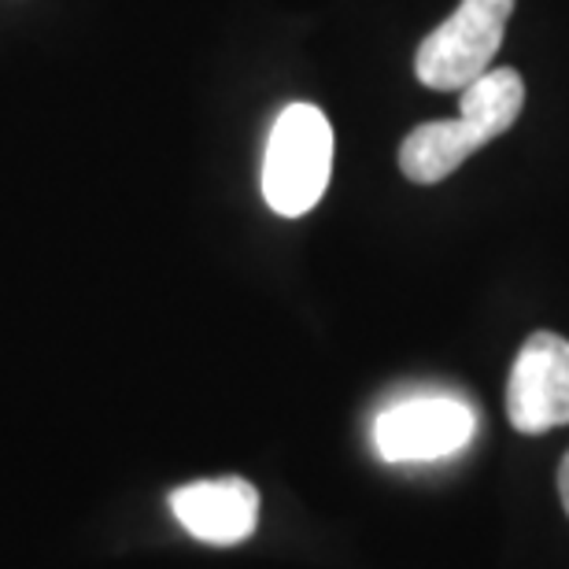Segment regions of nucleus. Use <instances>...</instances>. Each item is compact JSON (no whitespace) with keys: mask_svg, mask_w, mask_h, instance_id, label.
Instances as JSON below:
<instances>
[{"mask_svg":"<svg viewBox=\"0 0 569 569\" xmlns=\"http://www.w3.org/2000/svg\"><path fill=\"white\" fill-rule=\"evenodd\" d=\"M333 170V127L315 104H289L274 119L263 156V197L281 219H300L322 200Z\"/></svg>","mask_w":569,"mask_h":569,"instance_id":"obj_1","label":"nucleus"},{"mask_svg":"<svg viewBox=\"0 0 569 569\" xmlns=\"http://www.w3.org/2000/svg\"><path fill=\"white\" fill-rule=\"evenodd\" d=\"M170 510L186 526L189 537L211 548H233L248 540L259 521V492L244 477H219L197 481L170 496Z\"/></svg>","mask_w":569,"mask_h":569,"instance_id":"obj_5","label":"nucleus"},{"mask_svg":"<svg viewBox=\"0 0 569 569\" xmlns=\"http://www.w3.org/2000/svg\"><path fill=\"white\" fill-rule=\"evenodd\" d=\"M477 418L455 396H411L385 407L373 422V448L385 462H437L473 440Z\"/></svg>","mask_w":569,"mask_h":569,"instance_id":"obj_3","label":"nucleus"},{"mask_svg":"<svg viewBox=\"0 0 569 569\" xmlns=\"http://www.w3.org/2000/svg\"><path fill=\"white\" fill-rule=\"evenodd\" d=\"M515 0H462L455 16L440 22L415 52L418 82L451 93L477 82L485 71H492V60L503 44Z\"/></svg>","mask_w":569,"mask_h":569,"instance_id":"obj_2","label":"nucleus"},{"mask_svg":"<svg viewBox=\"0 0 569 569\" xmlns=\"http://www.w3.org/2000/svg\"><path fill=\"white\" fill-rule=\"evenodd\" d=\"M507 418L526 437L569 422V340L559 333H532L521 345L507 381Z\"/></svg>","mask_w":569,"mask_h":569,"instance_id":"obj_4","label":"nucleus"},{"mask_svg":"<svg viewBox=\"0 0 569 569\" xmlns=\"http://www.w3.org/2000/svg\"><path fill=\"white\" fill-rule=\"evenodd\" d=\"M559 499H562V507H566V515H569V451H566V459L559 466Z\"/></svg>","mask_w":569,"mask_h":569,"instance_id":"obj_7","label":"nucleus"},{"mask_svg":"<svg viewBox=\"0 0 569 569\" xmlns=\"http://www.w3.org/2000/svg\"><path fill=\"white\" fill-rule=\"evenodd\" d=\"M492 141L481 122L459 111V119L422 122L403 138L400 144V170L415 186H437L448 174H455L466 159Z\"/></svg>","mask_w":569,"mask_h":569,"instance_id":"obj_6","label":"nucleus"}]
</instances>
